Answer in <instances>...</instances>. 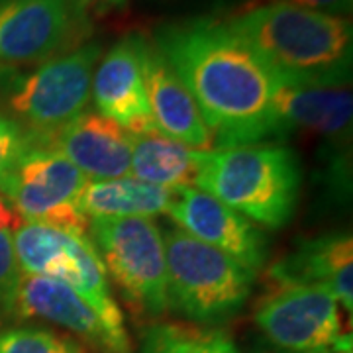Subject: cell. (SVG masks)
I'll return each mask as SVG.
<instances>
[{
  "instance_id": "obj_1",
  "label": "cell",
  "mask_w": 353,
  "mask_h": 353,
  "mask_svg": "<svg viewBox=\"0 0 353 353\" xmlns=\"http://www.w3.org/2000/svg\"><path fill=\"white\" fill-rule=\"evenodd\" d=\"M165 55L196 102L220 148L277 136V75L226 24L196 18L155 32Z\"/></svg>"
},
{
  "instance_id": "obj_2",
  "label": "cell",
  "mask_w": 353,
  "mask_h": 353,
  "mask_svg": "<svg viewBox=\"0 0 353 353\" xmlns=\"http://www.w3.org/2000/svg\"><path fill=\"white\" fill-rule=\"evenodd\" d=\"M226 26L281 83L312 87L352 83L353 28L343 16L273 2L238 14Z\"/></svg>"
},
{
  "instance_id": "obj_3",
  "label": "cell",
  "mask_w": 353,
  "mask_h": 353,
  "mask_svg": "<svg viewBox=\"0 0 353 353\" xmlns=\"http://www.w3.org/2000/svg\"><path fill=\"white\" fill-rule=\"evenodd\" d=\"M296 153L279 143H243L196 152V189L261 226H287L301 194Z\"/></svg>"
},
{
  "instance_id": "obj_4",
  "label": "cell",
  "mask_w": 353,
  "mask_h": 353,
  "mask_svg": "<svg viewBox=\"0 0 353 353\" xmlns=\"http://www.w3.org/2000/svg\"><path fill=\"white\" fill-rule=\"evenodd\" d=\"M101 53V43L88 41L32 71L0 65V97L36 148H50L63 128L87 112Z\"/></svg>"
},
{
  "instance_id": "obj_5",
  "label": "cell",
  "mask_w": 353,
  "mask_h": 353,
  "mask_svg": "<svg viewBox=\"0 0 353 353\" xmlns=\"http://www.w3.org/2000/svg\"><path fill=\"white\" fill-rule=\"evenodd\" d=\"M163 232L169 308L199 324H220L248 303L255 273L181 228Z\"/></svg>"
},
{
  "instance_id": "obj_6",
  "label": "cell",
  "mask_w": 353,
  "mask_h": 353,
  "mask_svg": "<svg viewBox=\"0 0 353 353\" xmlns=\"http://www.w3.org/2000/svg\"><path fill=\"white\" fill-rule=\"evenodd\" d=\"M12 245L22 273L63 283L110 326L124 330V316L110 294L104 263L87 234L20 222L14 228Z\"/></svg>"
},
{
  "instance_id": "obj_7",
  "label": "cell",
  "mask_w": 353,
  "mask_h": 353,
  "mask_svg": "<svg viewBox=\"0 0 353 353\" xmlns=\"http://www.w3.org/2000/svg\"><path fill=\"white\" fill-rule=\"evenodd\" d=\"M88 230L128 303L143 314H165L169 294L161 228L150 218H92Z\"/></svg>"
},
{
  "instance_id": "obj_8",
  "label": "cell",
  "mask_w": 353,
  "mask_h": 353,
  "mask_svg": "<svg viewBox=\"0 0 353 353\" xmlns=\"http://www.w3.org/2000/svg\"><path fill=\"white\" fill-rule=\"evenodd\" d=\"M255 324L279 352L352 347V334H345L341 324L340 304L320 287L273 285L255 310Z\"/></svg>"
},
{
  "instance_id": "obj_9",
  "label": "cell",
  "mask_w": 353,
  "mask_h": 353,
  "mask_svg": "<svg viewBox=\"0 0 353 353\" xmlns=\"http://www.w3.org/2000/svg\"><path fill=\"white\" fill-rule=\"evenodd\" d=\"M90 36L75 0H0V65L43 63Z\"/></svg>"
},
{
  "instance_id": "obj_10",
  "label": "cell",
  "mask_w": 353,
  "mask_h": 353,
  "mask_svg": "<svg viewBox=\"0 0 353 353\" xmlns=\"http://www.w3.org/2000/svg\"><path fill=\"white\" fill-rule=\"evenodd\" d=\"M88 179L50 148H32L22 157L4 199L24 222L87 234V216L79 202Z\"/></svg>"
},
{
  "instance_id": "obj_11",
  "label": "cell",
  "mask_w": 353,
  "mask_h": 353,
  "mask_svg": "<svg viewBox=\"0 0 353 353\" xmlns=\"http://www.w3.org/2000/svg\"><path fill=\"white\" fill-rule=\"evenodd\" d=\"M10 312L22 318H43L69 330L94 353H132L126 328H114L67 285L22 273Z\"/></svg>"
},
{
  "instance_id": "obj_12",
  "label": "cell",
  "mask_w": 353,
  "mask_h": 353,
  "mask_svg": "<svg viewBox=\"0 0 353 353\" xmlns=\"http://www.w3.org/2000/svg\"><path fill=\"white\" fill-rule=\"evenodd\" d=\"M167 214L176 222V228L202 243L226 253L243 267L257 273L267 261V240L252 222L216 201L208 192L196 187H185L175 192Z\"/></svg>"
},
{
  "instance_id": "obj_13",
  "label": "cell",
  "mask_w": 353,
  "mask_h": 353,
  "mask_svg": "<svg viewBox=\"0 0 353 353\" xmlns=\"http://www.w3.org/2000/svg\"><path fill=\"white\" fill-rule=\"evenodd\" d=\"M145 43L148 39L141 34H128L116 41L99 65L90 90L99 114L110 118L132 136L157 132L143 75Z\"/></svg>"
},
{
  "instance_id": "obj_14",
  "label": "cell",
  "mask_w": 353,
  "mask_h": 353,
  "mask_svg": "<svg viewBox=\"0 0 353 353\" xmlns=\"http://www.w3.org/2000/svg\"><path fill=\"white\" fill-rule=\"evenodd\" d=\"M273 285L326 289L347 312L353 308V240L347 232H332L303 241L294 252L271 265Z\"/></svg>"
},
{
  "instance_id": "obj_15",
  "label": "cell",
  "mask_w": 353,
  "mask_h": 353,
  "mask_svg": "<svg viewBox=\"0 0 353 353\" xmlns=\"http://www.w3.org/2000/svg\"><path fill=\"white\" fill-rule=\"evenodd\" d=\"M134 136L99 112H83L63 128L50 150H55L75 165L85 176L110 181L130 176Z\"/></svg>"
},
{
  "instance_id": "obj_16",
  "label": "cell",
  "mask_w": 353,
  "mask_h": 353,
  "mask_svg": "<svg viewBox=\"0 0 353 353\" xmlns=\"http://www.w3.org/2000/svg\"><path fill=\"white\" fill-rule=\"evenodd\" d=\"M143 75L155 130L189 150L204 152L212 143V136L199 106L163 53L150 41L143 53Z\"/></svg>"
},
{
  "instance_id": "obj_17",
  "label": "cell",
  "mask_w": 353,
  "mask_h": 353,
  "mask_svg": "<svg viewBox=\"0 0 353 353\" xmlns=\"http://www.w3.org/2000/svg\"><path fill=\"white\" fill-rule=\"evenodd\" d=\"M277 136L292 130L324 136L336 145H350L353 97L350 87H312L281 83L275 94Z\"/></svg>"
},
{
  "instance_id": "obj_18",
  "label": "cell",
  "mask_w": 353,
  "mask_h": 353,
  "mask_svg": "<svg viewBox=\"0 0 353 353\" xmlns=\"http://www.w3.org/2000/svg\"><path fill=\"white\" fill-rule=\"evenodd\" d=\"M175 192L130 176L88 181L79 206L87 218H152L167 214Z\"/></svg>"
},
{
  "instance_id": "obj_19",
  "label": "cell",
  "mask_w": 353,
  "mask_h": 353,
  "mask_svg": "<svg viewBox=\"0 0 353 353\" xmlns=\"http://www.w3.org/2000/svg\"><path fill=\"white\" fill-rule=\"evenodd\" d=\"M130 175L171 190L194 187L196 152L165 138L159 132L134 136Z\"/></svg>"
},
{
  "instance_id": "obj_20",
  "label": "cell",
  "mask_w": 353,
  "mask_h": 353,
  "mask_svg": "<svg viewBox=\"0 0 353 353\" xmlns=\"http://www.w3.org/2000/svg\"><path fill=\"white\" fill-rule=\"evenodd\" d=\"M141 353H240L234 341L222 332L155 324L141 334Z\"/></svg>"
},
{
  "instance_id": "obj_21",
  "label": "cell",
  "mask_w": 353,
  "mask_h": 353,
  "mask_svg": "<svg viewBox=\"0 0 353 353\" xmlns=\"http://www.w3.org/2000/svg\"><path fill=\"white\" fill-rule=\"evenodd\" d=\"M0 353H85L75 341L43 328H8L0 332Z\"/></svg>"
},
{
  "instance_id": "obj_22",
  "label": "cell",
  "mask_w": 353,
  "mask_h": 353,
  "mask_svg": "<svg viewBox=\"0 0 353 353\" xmlns=\"http://www.w3.org/2000/svg\"><path fill=\"white\" fill-rule=\"evenodd\" d=\"M32 148L36 145L24 130L10 116L0 112V196L6 194L18 165Z\"/></svg>"
},
{
  "instance_id": "obj_23",
  "label": "cell",
  "mask_w": 353,
  "mask_h": 353,
  "mask_svg": "<svg viewBox=\"0 0 353 353\" xmlns=\"http://www.w3.org/2000/svg\"><path fill=\"white\" fill-rule=\"evenodd\" d=\"M22 277L12 245V232L0 230V308L10 310L14 292Z\"/></svg>"
},
{
  "instance_id": "obj_24",
  "label": "cell",
  "mask_w": 353,
  "mask_h": 353,
  "mask_svg": "<svg viewBox=\"0 0 353 353\" xmlns=\"http://www.w3.org/2000/svg\"><path fill=\"white\" fill-rule=\"evenodd\" d=\"M275 2L314 10V12L332 14V16H345L352 12L353 0H275Z\"/></svg>"
},
{
  "instance_id": "obj_25",
  "label": "cell",
  "mask_w": 353,
  "mask_h": 353,
  "mask_svg": "<svg viewBox=\"0 0 353 353\" xmlns=\"http://www.w3.org/2000/svg\"><path fill=\"white\" fill-rule=\"evenodd\" d=\"M20 224V218L12 210V206L8 204V201L4 196H0V230H14Z\"/></svg>"
},
{
  "instance_id": "obj_26",
  "label": "cell",
  "mask_w": 353,
  "mask_h": 353,
  "mask_svg": "<svg viewBox=\"0 0 353 353\" xmlns=\"http://www.w3.org/2000/svg\"><path fill=\"white\" fill-rule=\"evenodd\" d=\"M77 4L87 10L88 6H106V8H116V6H124L128 0H75Z\"/></svg>"
},
{
  "instance_id": "obj_27",
  "label": "cell",
  "mask_w": 353,
  "mask_h": 353,
  "mask_svg": "<svg viewBox=\"0 0 353 353\" xmlns=\"http://www.w3.org/2000/svg\"><path fill=\"white\" fill-rule=\"evenodd\" d=\"M261 353H287L273 350V352H261ZM310 353H352V347H330V350H322V352H310Z\"/></svg>"
}]
</instances>
